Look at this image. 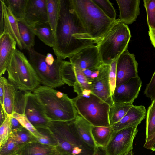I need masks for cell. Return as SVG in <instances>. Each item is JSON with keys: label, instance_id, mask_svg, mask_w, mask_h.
Segmentation results:
<instances>
[{"label": "cell", "instance_id": "6da1fadb", "mask_svg": "<svg viewBox=\"0 0 155 155\" xmlns=\"http://www.w3.org/2000/svg\"><path fill=\"white\" fill-rule=\"evenodd\" d=\"M52 48L57 59L64 60L86 47L94 45L70 0H61L60 16Z\"/></svg>", "mask_w": 155, "mask_h": 155}, {"label": "cell", "instance_id": "7a4b0ae2", "mask_svg": "<svg viewBox=\"0 0 155 155\" xmlns=\"http://www.w3.org/2000/svg\"><path fill=\"white\" fill-rule=\"evenodd\" d=\"M50 121H66L78 115L71 99L67 94L49 87L39 86L33 91Z\"/></svg>", "mask_w": 155, "mask_h": 155}, {"label": "cell", "instance_id": "3957f363", "mask_svg": "<svg viewBox=\"0 0 155 155\" xmlns=\"http://www.w3.org/2000/svg\"><path fill=\"white\" fill-rule=\"evenodd\" d=\"M87 33L97 45L115 22L107 16L92 0H70Z\"/></svg>", "mask_w": 155, "mask_h": 155}, {"label": "cell", "instance_id": "277c9868", "mask_svg": "<svg viewBox=\"0 0 155 155\" xmlns=\"http://www.w3.org/2000/svg\"><path fill=\"white\" fill-rule=\"evenodd\" d=\"M74 119L50 122L48 129L56 147L72 155H93L95 148L88 146L81 139L75 126Z\"/></svg>", "mask_w": 155, "mask_h": 155}, {"label": "cell", "instance_id": "5b68a950", "mask_svg": "<svg viewBox=\"0 0 155 155\" xmlns=\"http://www.w3.org/2000/svg\"><path fill=\"white\" fill-rule=\"evenodd\" d=\"M131 37L127 25L118 19L97 45L103 64L110 65L127 49Z\"/></svg>", "mask_w": 155, "mask_h": 155}, {"label": "cell", "instance_id": "8992f818", "mask_svg": "<svg viewBox=\"0 0 155 155\" xmlns=\"http://www.w3.org/2000/svg\"><path fill=\"white\" fill-rule=\"evenodd\" d=\"M7 71L8 81L18 90L33 91L40 86L39 80L29 60L17 49L12 55Z\"/></svg>", "mask_w": 155, "mask_h": 155}, {"label": "cell", "instance_id": "52a82bcc", "mask_svg": "<svg viewBox=\"0 0 155 155\" xmlns=\"http://www.w3.org/2000/svg\"><path fill=\"white\" fill-rule=\"evenodd\" d=\"M29 61L35 70L40 83L43 85L55 88L63 85L61 70L64 60L54 59L52 54L46 56L32 48L28 50Z\"/></svg>", "mask_w": 155, "mask_h": 155}, {"label": "cell", "instance_id": "ba28073f", "mask_svg": "<svg viewBox=\"0 0 155 155\" xmlns=\"http://www.w3.org/2000/svg\"><path fill=\"white\" fill-rule=\"evenodd\" d=\"M78 114L92 125L110 127V106L92 92L71 99Z\"/></svg>", "mask_w": 155, "mask_h": 155}, {"label": "cell", "instance_id": "9c48e42d", "mask_svg": "<svg viewBox=\"0 0 155 155\" xmlns=\"http://www.w3.org/2000/svg\"><path fill=\"white\" fill-rule=\"evenodd\" d=\"M134 126L114 132L105 148L108 155H124L132 150L134 140L138 130Z\"/></svg>", "mask_w": 155, "mask_h": 155}, {"label": "cell", "instance_id": "30bf717a", "mask_svg": "<svg viewBox=\"0 0 155 155\" xmlns=\"http://www.w3.org/2000/svg\"><path fill=\"white\" fill-rule=\"evenodd\" d=\"M24 114L36 128H48L50 121L37 97L30 91L25 94Z\"/></svg>", "mask_w": 155, "mask_h": 155}, {"label": "cell", "instance_id": "8fae6325", "mask_svg": "<svg viewBox=\"0 0 155 155\" xmlns=\"http://www.w3.org/2000/svg\"><path fill=\"white\" fill-rule=\"evenodd\" d=\"M138 67L134 55L127 49L117 60L116 86L138 76Z\"/></svg>", "mask_w": 155, "mask_h": 155}, {"label": "cell", "instance_id": "7c38bea8", "mask_svg": "<svg viewBox=\"0 0 155 155\" xmlns=\"http://www.w3.org/2000/svg\"><path fill=\"white\" fill-rule=\"evenodd\" d=\"M74 67L81 70L98 68L102 63L97 45L84 48L69 58Z\"/></svg>", "mask_w": 155, "mask_h": 155}, {"label": "cell", "instance_id": "4fadbf2b", "mask_svg": "<svg viewBox=\"0 0 155 155\" xmlns=\"http://www.w3.org/2000/svg\"><path fill=\"white\" fill-rule=\"evenodd\" d=\"M110 69V65L103 64L98 76L90 83V85L92 93L110 107L114 102L109 78Z\"/></svg>", "mask_w": 155, "mask_h": 155}, {"label": "cell", "instance_id": "5bb4252c", "mask_svg": "<svg viewBox=\"0 0 155 155\" xmlns=\"http://www.w3.org/2000/svg\"><path fill=\"white\" fill-rule=\"evenodd\" d=\"M142 83L138 76L116 86L112 96L113 102L133 104L138 96Z\"/></svg>", "mask_w": 155, "mask_h": 155}, {"label": "cell", "instance_id": "9a60e30c", "mask_svg": "<svg viewBox=\"0 0 155 155\" xmlns=\"http://www.w3.org/2000/svg\"><path fill=\"white\" fill-rule=\"evenodd\" d=\"M24 20L31 27L48 22L46 0H28Z\"/></svg>", "mask_w": 155, "mask_h": 155}, {"label": "cell", "instance_id": "2e32d148", "mask_svg": "<svg viewBox=\"0 0 155 155\" xmlns=\"http://www.w3.org/2000/svg\"><path fill=\"white\" fill-rule=\"evenodd\" d=\"M0 9L2 12L4 19L3 32L8 33L15 40L17 46L20 50H27V46L21 37L17 20L13 15L4 0H0Z\"/></svg>", "mask_w": 155, "mask_h": 155}, {"label": "cell", "instance_id": "e0dca14e", "mask_svg": "<svg viewBox=\"0 0 155 155\" xmlns=\"http://www.w3.org/2000/svg\"><path fill=\"white\" fill-rule=\"evenodd\" d=\"M147 111L143 105H134L118 122L111 127L114 132L134 126H138L146 117Z\"/></svg>", "mask_w": 155, "mask_h": 155}, {"label": "cell", "instance_id": "ac0fdd59", "mask_svg": "<svg viewBox=\"0 0 155 155\" xmlns=\"http://www.w3.org/2000/svg\"><path fill=\"white\" fill-rule=\"evenodd\" d=\"M15 40L7 32L0 35V77L7 71L8 63L13 53L17 49Z\"/></svg>", "mask_w": 155, "mask_h": 155}, {"label": "cell", "instance_id": "d6986e66", "mask_svg": "<svg viewBox=\"0 0 155 155\" xmlns=\"http://www.w3.org/2000/svg\"><path fill=\"white\" fill-rule=\"evenodd\" d=\"M120 11L119 19L129 25L135 21L140 14V0H117Z\"/></svg>", "mask_w": 155, "mask_h": 155}, {"label": "cell", "instance_id": "ffe728a7", "mask_svg": "<svg viewBox=\"0 0 155 155\" xmlns=\"http://www.w3.org/2000/svg\"><path fill=\"white\" fill-rule=\"evenodd\" d=\"M78 133L82 140L88 146L95 148L97 146L92 134V125L79 114L74 120Z\"/></svg>", "mask_w": 155, "mask_h": 155}, {"label": "cell", "instance_id": "44dd1931", "mask_svg": "<svg viewBox=\"0 0 155 155\" xmlns=\"http://www.w3.org/2000/svg\"><path fill=\"white\" fill-rule=\"evenodd\" d=\"M56 147L37 141L31 142L21 147L16 155H50Z\"/></svg>", "mask_w": 155, "mask_h": 155}, {"label": "cell", "instance_id": "7402d4cb", "mask_svg": "<svg viewBox=\"0 0 155 155\" xmlns=\"http://www.w3.org/2000/svg\"><path fill=\"white\" fill-rule=\"evenodd\" d=\"M31 27L35 35L45 45L52 48L54 47L55 36L48 22L37 24Z\"/></svg>", "mask_w": 155, "mask_h": 155}, {"label": "cell", "instance_id": "603a6c76", "mask_svg": "<svg viewBox=\"0 0 155 155\" xmlns=\"http://www.w3.org/2000/svg\"><path fill=\"white\" fill-rule=\"evenodd\" d=\"M92 134L97 147L105 148L109 143L114 131L111 126H92Z\"/></svg>", "mask_w": 155, "mask_h": 155}, {"label": "cell", "instance_id": "cb8c5ba5", "mask_svg": "<svg viewBox=\"0 0 155 155\" xmlns=\"http://www.w3.org/2000/svg\"><path fill=\"white\" fill-rule=\"evenodd\" d=\"M5 93L3 106L4 110L8 116L14 113L15 99L17 89L5 78L4 79Z\"/></svg>", "mask_w": 155, "mask_h": 155}, {"label": "cell", "instance_id": "d4e9b609", "mask_svg": "<svg viewBox=\"0 0 155 155\" xmlns=\"http://www.w3.org/2000/svg\"><path fill=\"white\" fill-rule=\"evenodd\" d=\"M46 5L48 22L55 36L60 14L61 0H46Z\"/></svg>", "mask_w": 155, "mask_h": 155}, {"label": "cell", "instance_id": "484cf974", "mask_svg": "<svg viewBox=\"0 0 155 155\" xmlns=\"http://www.w3.org/2000/svg\"><path fill=\"white\" fill-rule=\"evenodd\" d=\"M133 106L131 103L114 102L112 106L110 107L109 112L110 126L119 121Z\"/></svg>", "mask_w": 155, "mask_h": 155}, {"label": "cell", "instance_id": "4316f807", "mask_svg": "<svg viewBox=\"0 0 155 155\" xmlns=\"http://www.w3.org/2000/svg\"><path fill=\"white\" fill-rule=\"evenodd\" d=\"M21 37L27 47V50L33 48L35 35L31 27L24 19L17 20Z\"/></svg>", "mask_w": 155, "mask_h": 155}, {"label": "cell", "instance_id": "83f0119b", "mask_svg": "<svg viewBox=\"0 0 155 155\" xmlns=\"http://www.w3.org/2000/svg\"><path fill=\"white\" fill-rule=\"evenodd\" d=\"M17 20L24 19L28 0H4Z\"/></svg>", "mask_w": 155, "mask_h": 155}, {"label": "cell", "instance_id": "f1b7e54d", "mask_svg": "<svg viewBox=\"0 0 155 155\" xmlns=\"http://www.w3.org/2000/svg\"><path fill=\"white\" fill-rule=\"evenodd\" d=\"M10 137L20 147L29 143L37 141L32 134L24 127L12 132Z\"/></svg>", "mask_w": 155, "mask_h": 155}, {"label": "cell", "instance_id": "f546056e", "mask_svg": "<svg viewBox=\"0 0 155 155\" xmlns=\"http://www.w3.org/2000/svg\"><path fill=\"white\" fill-rule=\"evenodd\" d=\"M61 75L64 84L69 86L73 87L77 79L74 67L70 61L63 60Z\"/></svg>", "mask_w": 155, "mask_h": 155}, {"label": "cell", "instance_id": "4dcf8cb0", "mask_svg": "<svg viewBox=\"0 0 155 155\" xmlns=\"http://www.w3.org/2000/svg\"><path fill=\"white\" fill-rule=\"evenodd\" d=\"M146 138L155 132V99L152 101L147 111Z\"/></svg>", "mask_w": 155, "mask_h": 155}, {"label": "cell", "instance_id": "1f68e13d", "mask_svg": "<svg viewBox=\"0 0 155 155\" xmlns=\"http://www.w3.org/2000/svg\"><path fill=\"white\" fill-rule=\"evenodd\" d=\"M143 2L148 27L155 30V0H145Z\"/></svg>", "mask_w": 155, "mask_h": 155}, {"label": "cell", "instance_id": "d6a6232c", "mask_svg": "<svg viewBox=\"0 0 155 155\" xmlns=\"http://www.w3.org/2000/svg\"><path fill=\"white\" fill-rule=\"evenodd\" d=\"M12 115L17 119L23 127L30 132L36 140L41 136L40 133L25 114H21L15 112Z\"/></svg>", "mask_w": 155, "mask_h": 155}, {"label": "cell", "instance_id": "836d02e7", "mask_svg": "<svg viewBox=\"0 0 155 155\" xmlns=\"http://www.w3.org/2000/svg\"><path fill=\"white\" fill-rule=\"evenodd\" d=\"M110 19L115 20L116 13L112 3L108 0H92Z\"/></svg>", "mask_w": 155, "mask_h": 155}, {"label": "cell", "instance_id": "e575fe53", "mask_svg": "<svg viewBox=\"0 0 155 155\" xmlns=\"http://www.w3.org/2000/svg\"><path fill=\"white\" fill-rule=\"evenodd\" d=\"M12 133L10 116H8L0 125V147L5 143Z\"/></svg>", "mask_w": 155, "mask_h": 155}, {"label": "cell", "instance_id": "d590c367", "mask_svg": "<svg viewBox=\"0 0 155 155\" xmlns=\"http://www.w3.org/2000/svg\"><path fill=\"white\" fill-rule=\"evenodd\" d=\"M20 147L10 137L0 147V155H16Z\"/></svg>", "mask_w": 155, "mask_h": 155}, {"label": "cell", "instance_id": "8d00e7d4", "mask_svg": "<svg viewBox=\"0 0 155 155\" xmlns=\"http://www.w3.org/2000/svg\"><path fill=\"white\" fill-rule=\"evenodd\" d=\"M41 136L36 139L37 141L41 143L56 147V144L48 128H36Z\"/></svg>", "mask_w": 155, "mask_h": 155}, {"label": "cell", "instance_id": "74e56055", "mask_svg": "<svg viewBox=\"0 0 155 155\" xmlns=\"http://www.w3.org/2000/svg\"><path fill=\"white\" fill-rule=\"evenodd\" d=\"M25 91L17 90L15 102L14 112L24 114V99Z\"/></svg>", "mask_w": 155, "mask_h": 155}, {"label": "cell", "instance_id": "f35d334b", "mask_svg": "<svg viewBox=\"0 0 155 155\" xmlns=\"http://www.w3.org/2000/svg\"><path fill=\"white\" fill-rule=\"evenodd\" d=\"M117 60L114 61L110 65V69L109 72V78L112 95L116 86Z\"/></svg>", "mask_w": 155, "mask_h": 155}, {"label": "cell", "instance_id": "ab89813d", "mask_svg": "<svg viewBox=\"0 0 155 155\" xmlns=\"http://www.w3.org/2000/svg\"><path fill=\"white\" fill-rule=\"evenodd\" d=\"M144 94L151 99V102L155 99V71L150 82L146 86Z\"/></svg>", "mask_w": 155, "mask_h": 155}, {"label": "cell", "instance_id": "60d3db41", "mask_svg": "<svg viewBox=\"0 0 155 155\" xmlns=\"http://www.w3.org/2000/svg\"><path fill=\"white\" fill-rule=\"evenodd\" d=\"M100 67L82 70L90 84V83L98 76Z\"/></svg>", "mask_w": 155, "mask_h": 155}, {"label": "cell", "instance_id": "b9f144b4", "mask_svg": "<svg viewBox=\"0 0 155 155\" xmlns=\"http://www.w3.org/2000/svg\"><path fill=\"white\" fill-rule=\"evenodd\" d=\"M155 143V132L147 138H145L143 147L146 149L151 150Z\"/></svg>", "mask_w": 155, "mask_h": 155}, {"label": "cell", "instance_id": "7bdbcfd3", "mask_svg": "<svg viewBox=\"0 0 155 155\" xmlns=\"http://www.w3.org/2000/svg\"><path fill=\"white\" fill-rule=\"evenodd\" d=\"M10 118L12 132L16 131L23 127L17 119L12 115L10 116Z\"/></svg>", "mask_w": 155, "mask_h": 155}, {"label": "cell", "instance_id": "ee69618b", "mask_svg": "<svg viewBox=\"0 0 155 155\" xmlns=\"http://www.w3.org/2000/svg\"><path fill=\"white\" fill-rule=\"evenodd\" d=\"M5 78L2 76L0 77V103L1 106L3 104L5 93Z\"/></svg>", "mask_w": 155, "mask_h": 155}, {"label": "cell", "instance_id": "f6af8a7d", "mask_svg": "<svg viewBox=\"0 0 155 155\" xmlns=\"http://www.w3.org/2000/svg\"><path fill=\"white\" fill-rule=\"evenodd\" d=\"M148 35L151 42L155 48V30L149 28Z\"/></svg>", "mask_w": 155, "mask_h": 155}, {"label": "cell", "instance_id": "bcb514c9", "mask_svg": "<svg viewBox=\"0 0 155 155\" xmlns=\"http://www.w3.org/2000/svg\"><path fill=\"white\" fill-rule=\"evenodd\" d=\"M93 155H108L105 148L97 147L95 148Z\"/></svg>", "mask_w": 155, "mask_h": 155}, {"label": "cell", "instance_id": "7dc6e473", "mask_svg": "<svg viewBox=\"0 0 155 155\" xmlns=\"http://www.w3.org/2000/svg\"><path fill=\"white\" fill-rule=\"evenodd\" d=\"M50 155H72L56 147L55 149Z\"/></svg>", "mask_w": 155, "mask_h": 155}, {"label": "cell", "instance_id": "c3c4849f", "mask_svg": "<svg viewBox=\"0 0 155 155\" xmlns=\"http://www.w3.org/2000/svg\"><path fill=\"white\" fill-rule=\"evenodd\" d=\"M8 116L5 112L3 106L0 105V125Z\"/></svg>", "mask_w": 155, "mask_h": 155}, {"label": "cell", "instance_id": "681fc988", "mask_svg": "<svg viewBox=\"0 0 155 155\" xmlns=\"http://www.w3.org/2000/svg\"><path fill=\"white\" fill-rule=\"evenodd\" d=\"M0 35L3 32L4 27V19L2 11L0 9Z\"/></svg>", "mask_w": 155, "mask_h": 155}, {"label": "cell", "instance_id": "f907efd6", "mask_svg": "<svg viewBox=\"0 0 155 155\" xmlns=\"http://www.w3.org/2000/svg\"><path fill=\"white\" fill-rule=\"evenodd\" d=\"M124 155H134V154L132 150L129 152V153Z\"/></svg>", "mask_w": 155, "mask_h": 155}, {"label": "cell", "instance_id": "816d5d0a", "mask_svg": "<svg viewBox=\"0 0 155 155\" xmlns=\"http://www.w3.org/2000/svg\"><path fill=\"white\" fill-rule=\"evenodd\" d=\"M152 151H155V143L150 150Z\"/></svg>", "mask_w": 155, "mask_h": 155}]
</instances>
